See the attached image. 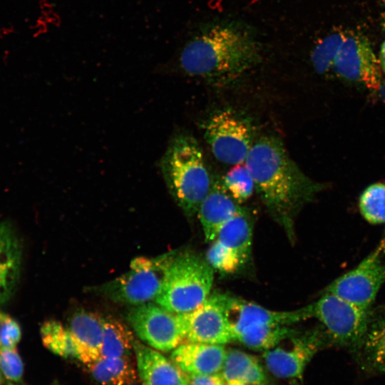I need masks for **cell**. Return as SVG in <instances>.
Here are the masks:
<instances>
[{
  "label": "cell",
  "instance_id": "obj_30",
  "mask_svg": "<svg viewBox=\"0 0 385 385\" xmlns=\"http://www.w3.org/2000/svg\"><path fill=\"white\" fill-rule=\"evenodd\" d=\"M0 370L9 381H21L24 364L16 348H0Z\"/></svg>",
  "mask_w": 385,
  "mask_h": 385
},
{
  "label": "cell",
  "instance_id": "obj_34",
  "mask_svg": "<svg viewBox=\"0 0 385 385\" xmlns=\"http://www.w3.org/2000/svg\"><path fill=\"white\" fill-rule=\"evenodd\" d=\"M376 252L379 253L384 254L385 252V231L384 232V235L379 242V245L378 247L375 249Z\"/></svg>",
  "mask_w": 385,
  "mask_h": 385
},
{
  "label": "cell",
  "instance_id": "obj_22",
  "mask_svg": "<svg viewBox=\"0 0 385 385\" xmlns=\"http://www.w3.org/2000/svg\"><path fill=\"white\" fill-rule=\"evenodd\" d=\"M252 237L251 224L242 212L227 222L215 239L245 263L251 252Z\"/></svg>",
  "mask_w": 385,
  "mask_h": 385
},
{
  "label": "cell",
  "instance_id": "obj_35",
  "mask_svg": "<svg viewBox=\"0 0 385 385\" xmlns=\"http://www.w3.org/2000/svg\"><path fill=\"white\" fill-rule=\"evenodd\" d=\"M384 1V7H385V0H383Z\"/></svg>",
  "mask_w": 385,
  "mask_h": 385
},
{
  "label": "cell",
  "instance_id": "obj_5",
  "mask_svg": "<svg viewBox=\"0 0 385 385\" xmlns=\"http://www.w3.org/2000/svg\"><path fill=\"white\" fill-rule=\"evenodd\" d=\"M173 252L156 257H136L128 272L98 287L96 291L115 302L135 306L155 301L162 291Z\"/></svg>",
  "mask_w": 385,
  "mask_h": 385
},
{
  "label": "cell",
  "instance_id": "obj_26",
  "mask_svg": "<svg viewBox=\"0 0 385 385\" xmlns=\"http://www.w3.org/2000/svg\"><path fill=\"white\" fill-rule=\"evenodd\" d=\"M359 207L363 217L369 223H385V183L369 185L361 194Z\"/></svg>",
  "mask_w": 385,
  "mask_h": 385
},
{
  "label": "cell",
  "instance_id": "obj_36",
  "mask_svg": "<svg viewBox=\"0 0 385 385\" xmlns=\"http://www.w3.org/2000/svg\"><path fill=\"white\" fill-rule=\"evenodd\" d=\"M8 385H14V384H9Z\"/></svg>",
  "mask_w": 385,
  "mask_h": 385
},
{
  "label": "cell",
  "instance_id": "obj_16",
  "mask_svg": "<svg viewBox=\"0 0 385 385\" xmlns=\"http://www.w3.org/2000/svg\"><path fill=\"white\" fill-rule=\"evenodd\" d=\"M242 212L243 209L225 190L221 182L212 183L197 211L205 241L212 242L222 226Z\"/></svg>",
  "mask_w": 385,
  "mask_h": 385
},
{
  "label": "cell",
  "instance_id": "obj_3",
  "mask_svg": "<svg viewBox=\"0 0 385 385\" xmlns=\"http://www.w3.org/2000/svg\"><path fill=\"white\" fill-rule=\"evenodd\" d=\"M159 165L177 205L187 217H194L212 184L198 141L185 132L175 134Z\"/></svg>",
  "mask_w": 385,
  "mask_h": 385
},
{
  "label": "cell",
  "instance_id": "obj_31",
  "mask_svg": "<svg viewBox=\"0 0 385 385\" xmlns=\"http://www.w3.org/2000/svg\"><path fill=\"white\" fill-rule=\"evenodd\" d=\"M21 337L19 323L9 315L0 312V348H16Z\"/></svg>",
  "mask_w": 385,
  "mask_h": 385
},
{
  "label": "cell",
  "instance_id": "obj_20",
  "mask_svg": "<svg viewBox=\"0 0 385 385\" xmlns=\"http://www.w3.org/2000/svg\"><path fill=\"white\" fill-rule=\"evenodd\" d=\"M226 385H264L265 375L257 359L240 350L230 349L221 371Z\"/></svg>",
  "mask_w": 385,
  "mask_h": 385
},
{
  "label": "cell",
  "instance_id": "obj_2",
  "mask_svg": "<svg viewBox=\"0 0 385 385\" xmlns=\"http://www.w3.org/2000/svg\"><path fill=\"white\" fill-rule=\"evenodd\" d=\"M245 164L266 208L292 235L296 215L325 188V185L307 176L275 136L265 135L256 140Z\"/></svg>",
  "mask_w": 385,
  "mask_h": 385
},
{
  "label": "cell",
  "instance_id": "obj_6",
  "mask_svg": "<svg viewBox=\"0 0 385 385\" xmlns=\"http://www.w3.org/2000/svg\"><path fill=\"white\" fill-rule=\"evenodd\" d=\"M202 125L205 140L217 160L232 165L245 163L255 143L253 126L247 117L224 108L212 113Z\"/></svg>",
  "mask_w": 385,
  "mask_h": 385
},
{
  "label": "cell",
  "instance_id": "obj_11",
  "mask_svg": "<svg viewBox=\"0 0 385 385\" xmlns=\"http://www.w3.org/2000/svg\"><path fill=\"white\" fill-rule=\"evenodd\" d=\"M288 339L287 346L278 344L265 351L263 357L267 368L276 377L299 379L306 366L329 339L322 327L300 334L294 332Z\"/></svg>",
  "mask_w": 385,
  "mask_h": 385
},
{
  "label": "cell",
  "instance_id": "obj_19",
  "mask_svg": "<svg viewBox=\"0 0 385 385\" xmlns=\"http://www.w3.org/2000/svg\"><path fill=\"white\" fill-rule=\"evenodd\" d=\"M68 328L78 346V360L88 366L101 357L103 317L81 310L72 316Z\"/></svg>",
  "mask_w": 385,
  "mask_h": 385
},
{
  "label": "cell",
  "instance_id": "obj_9",
  "mask_svg": "<svg viewBox=\"0 0 385 385\" xmlns=\"http://www.w3.org/2000/svg\"><path fill=\"white\" fill-rule=\"evenodd\" d=\"M381 255L374 250L355 268L334 279L324 292L369 310L385 282V264Z\"/></svg>",
  "mask_w": 385,
  "mask_h": 385
},
{
  "label": "cell",
  "instance_id": "obj_27",
  "mask_svg": "<svg viewBox=\"0 0 385 385\" xmlns=\"http://www.w3.org/2000/svg\"><path fill=\"white\" fill-rule=\"evenodd\" d=\"M346 34L342 31H334L324 37L314 46L311 61L318 73L324 74L333 67L334 59Z\"/></svg>",
  "mask_w": 385,
  "mask_h": 385
},
{
  "label": "cell",
  "instance_id": "obj_17",
  "mask_svg": "<svg viewBox=\"0 0 385 385\" xmlns=\"http://www.w3.org/2000/svg\"><path fill=\"white\" fill-rule=\"evenodd\" d=\"M353 353L365 369L385 372V304L369 309L365 334Z\"/></svg>",
  "mask_w": 385,
  "mask_h": 385
},
{
  "label": "cell",
  "instance_id": "obj_32",
  "mask_svg": "<svg viewBox=\"0 0 385 385\" xmlns=\"http://www.w3.org/2000/svg\"><path fill=\"white\" fill-rule=\"evenodd\" d=\"M189 385H226L222 373L204 375L185 374Z\"/></svg>",
  "mask_w": 385,
  "mask_h": 385
},
{
  "label": "cell",
  "instance_id": "obj_4",
  "mask_svg": "<svg viewBox=\"0 0 385 385\" xmlns=\"http://www.w3.org/2000/svg\"><path fill=\"white\" fill-rule=\"evenodd\" d=\"M213 280L214 270L205 259L191 252H173L154 302L174 314L189 312L210 296Z\"/></svg>",
  "mask_w": 385,
  "mask_h": 385
},
{
  "label": "cell",
  "instance_id": "obj_13",
  "mask_svg": "<svg viewBox=\"0 0 385 385\" xmlns=\"http://www.w3.org/2000/svg\"><path fill=\"white\" fill-rule=\"evenodd\" d=\"M227 318L234 333L250 325L274 324L292 326L312 318L310 304L292 311H274L257 304L225 294Z\"/></svg>",
  "mask_w": 385,
  "mask_h": 385
},
{
  "label": "cell",
  "instance_id": "obj_1",
  "mask_svg": "<svg viewBox=\"0 0 385 385\" xmlns=\"http://www.w3.org/2000/svg\"><path fill=\"white\" fill-rule=\"evenodd\" d=\"M262 44L246 22L222 19L200 25L187 38L178 54L185 74L212 83L237 80L260 63Z\"/></svg>",
  "mask_w": 385,
  "mask_h": 385
},
{
  "label": "cell",
  "instance_id": "obj_14",
  "mask_svg": "<svg viewBox=\"0 0 385 385\" xmlns=\"http://www.w3.org/2000/svg\"><path fill=\"white\" fill-rule=\"evenodd\" d=\"M138 376L143 385H189L185 374L170 359L135 339Z\"/></svg>",
  "mask_w": 385,
  "mask_h": 385
},
{
  "label": "cell",
  "instance_id": "obj_28",
  "mask_svg": "<svg viewBox=\"0 0 385 385\" xmlns=\"http://www.w3.org/2000/svg\"><path fill=\"white\" fill-rule=\"evenodd\" d=\"M220 182L228 194L239 204L247 200L255 190L254 180L245 163L234 165Z\"/></svg>",
  "mask_w": 385,
  "mask_h": 385
},
{
  "label": "cell",
  "instance_id": "obj_25",
  "mask_svg": "<svg viewBox=\"0 0 385 385\" xmlns=\"http://www.w3.org/2000/svg\"><path fill=\"white\" fill-rule=\"evenodd\" d=\"M43 346L63 358L78 359L76 341L68 327L56 320L45 322L40 329Z\"/></svg>",
  "mask_w": 385,
  "mask_h": 385
},
{
  "label": "cell",
  "instance_id": "obj_15",
  "mask_svg": "<svg viewBox=\"0 0 385 385\" xmlns=\"http://www.w3.org/2000/svg\"><path fill=\"white\" fill-rule=\"evenodd\" d=\"M227 352L225 345L186 342L172 351L170 359L185 374H212L222 371Z\"/></svg>",
  "mask_w": 385,
  "mask_h": 385
},
{
  "label": "cell",
  "instance_id": "obj_33",
  "mask_svg": "<svg viewBox=\"0 0 385 385\" xmlns=\"http://www.w3.org/2000/svg\"><path fill=\"white\" fill-rule=\"evenodd\" d=\"M379 64L381 68L385 73V40L383 41L379 53Z\"/></svg>",
  "mask_w": 385,
  "mask_h": 385
},
{
  "label": "cell",
  "instance_id": "obj_37",
  "mask_svg": "<svg viewBox=\"0 0 385 385\" xmlns=\"http://www.w3.org/2000/svg\"><path fill=\"white\" fill-rule=\"evenodd\" d=\"M0 384H1V375H0Z\"/></svg>",
  "mask_w": 385,
  "mask_h": 385
},
{
  "label": "cell",
  "instance_id": "obj_7",
  "mask_svg": "<svg viewBox=\"0 0 385 385\" xmlns=\"http://www.w3.org/2000/svg\"><path fill=\"white\" fill-rule=\"evenodd\" d=\"M310 309L312 318L320 322L329 342L354 351L365 334L369 310L327 292L310 304Z\"/></svg>",
  "mask_w": 385,
  "mask_h": 385
},
{
  "label": "cell",
  "instance_id": "obj_23",
  "mask_svg": "<svg viewBox=\"0 0 385 385\" xmlns=\"http://www.w3.org/2000/svg\"><path fill=\"white\" fill-rule=\"evenodd\" d=\"M295 331L290 326L257 324L245 327L234 333V341L254 350H269Z\"/></svg>",
  "mask_w": 385,
  "mask_h": 385
},
{
  "label": "cell",
  "instance_id": "obj_10",
  "mask_svg": "<svg viewBox=\"0 0 385 385\" xmlns=\"http://www.w3.org/2000/svg\"><path fill=\"white\" fill-rule=\"evenodd\" d=\"M225 299V294L211 293L196 309L178 314L186 342L220 345L234 342Z\"/></svg>",
  "mask_w": 385,
  "mask_h": 385
},
{
  "label": "cell",
  "instance_id": "obj_29",
  "mask_svg": "<svg viewBox=\"0 0 385 385\" xmlns=\"http://www.w3.org/2000/svg\"><path fill=\"white\" fill-rule=\"evenodd\" d=\"M205 260L214 270L225 274L235 272L244 263L217 240L211 242Z\"/></svg>",
  "mask_w": 385,
  "mask_h": 385
},
{
  "label": "cell",
  "instance_id": "obj_8",
  "mask_svg": "<svg viewBox=\"0 0 385 385\" xmlns=\"http://www.w3.org/2000/svg\"><path fill=\"white\" fill-rule=\"evenodd\" d=\"M127 319L140 339L159 351H172L185 341L179 315L155 302L135 306Z\"/></svg>",
  "mask_w": 385,
  "mask_h": 385
},
{
  "label": "cell",
  "instance_id": "obj_12",
  "mask_svg": "<svg viewBox=\"0 0 385 385\" xmlns=\"http://www.w3.org/2000/svg\"><path fill=\"white\" fill-rule=\"evenodd\" d=\"M337 75L377 90L381 86L380 64L371 44L361 34H347L334 59Z\"/></svg>",
  "mask_w": 385,
  "mask_h": 385
},
{
  "label": "cell",
  "instance_id": "obj_24",
  "mask_svg": "<svg viewBox=\"0 0 385 385\" xmlns=\"http://www.w3.org/2000/svg\"><path fill=\"white\" fill-rule=\"evenodd\" d=\"M134 340L132 332L121 322L111 317L103 318L101 357L130 356Z\"/></svg>",
  "mask_w": 385,
  "mask_h": 385
},
{
  "label": "cell",
  "instance_id": "obj_21",
  "mask_svg": "<svg viewBox=\"0 0 385 385\" xmlns=\"http://www.w3.org/2000/svg\"><path fill=\"white\" fill-rule=\"evenodd\" d=\"M87 366L101 385H133L138 376L130 356L100 357Z\"/></svg>",
  "mask_w": 385,
  "mask_h": 385
},
{
  "label": "cell",
  "instance_id": "obj_18",
  "mask_svg": "<svg viewBox=\"0 0 385 385\" xmlns=\"http://www.w3.org/2000/svg\"><path fill=\"white\" fill-rule=\"evenodd\" d=\"M21 246L19 237L8 222L0 223V305L13 296L19 282Z\"/></svg>",
  "mask_w": 385,
  "mask_h": 385
}]
</instances>
